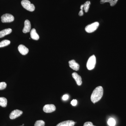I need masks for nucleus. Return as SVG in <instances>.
<instances>
[{
	"label": "nucleus",
	"mask_w": 126,
	"mask_h": 126,
	"mask_svg": "<svg viewBox=\"0 0 126 126\" xmlns=\"http://www.w3.org/2000/svg\"><path fill=\"white\" fill-rule=\"evenodd\" d=\"M103 88L102 86L97 87L94 90L91 96V100L94 103L99 101L103 96Z\"/></svg>",
	"instance_id": "f257e3e1"
},
{
	"label": "nucleus",
	"mask_w": 126,
	"mask_h": 126,
	"mask_svg": "<svg viewBox=\"0 0 126 126\" xmlns=\"http://www.w3.org/2000/svg\"><path fill=\"white\" fill-rule=\"evenodd\" d=\"M21 5L24 9L31 12L34 11L35 9L34 5L31 4L28 0H23L21 2Z\"/></svg>",
	"instance_id": "f03ea898"
},
{
	"label": "nucleus",
	"mask_w": 126,
	"mask_h": 126,
	"mask_svg": "<svg viewBox=\"0 0 126 126\" xmlns=\"http://www.w3.org/2000/svg\"><path fill=\"white\" fill-rule=\"evenodd\" d=\"M96 63V57L94 55H92L89 58L87 63V68L88 70H92L94 68Z\"/></svg>",
	"instance_id": "7ed1b4c3"
},
{
	"label": "nucleus",
	"mask_w": 126,
	"mask_h": 126,
	"mask_svg": "<svg viewBox=\"0 0 126 126\" xmlns=\"http://www.w3.org/2000/svg\"><path fill=\"white\" fill-rule=\"evenodd\" d=\"M99 25V23L98 22H94L91 24L88 25L85 27V30L89 33H92L97 29Z\"/></svg>",
	"instance_id": "20e7f679"
},
{
	"label": "nucleus",
	"mask_w": 126,
	"mask_h": 126,
	"mask_svg": "<svg viewBox=\"0 0 126 126\" xmlns=\"http://www.w3.org/2000/svg\"><path fill=\"white\" fill-rule=\"evenodd\" d=\"M14 16L10 14H6L1 16V20L2 23H11L14 20Z\"/></svg>",
	"instance_id": "39448f33"
},
{
	"label": "nucleus",
	"mask_w": 126,
	"mask_h": 126,
	"mask_svg": "<svg viewBox=\"0 0 126 126\" xmlns=\"http://www.w3.org/2000/svg\"><path fill=\"white\" fill-rule=\"evenodd\" d=\"M56 110V107L53 104H46L43 108V111L46 113H51Z\"/></svg>",
	"instance_id": "423d86ee"
},
{
	"label": "nucleus",
	"mask_w": 126,
	"mask_h": 126,
	"mask_svg": "<svg viewBox=\"0 0 126 126\" xmlns=\"http://www.w3.org/2000/svg\"><path fill=\"white\" fill-rule=\"evenodd\" d=\"M23 112L21 110L16 109L12 111L10 114L9 117L11 119H14L19 117L23 114Z\"/></svg>",
	"instance_id": "0eeeda50"
},
{
	"label": "nucleus",
	"mask_w": 126,
	"mask_h": 126,
	"mask_svg": "<svg viewBox=\"0 0 126 126\" xmlns=\"http://www.w3.org/2000/svg\"><path fill=\"white\" fill-rule=\"evenodd\" d=\"M69 66L70 68L74 70L78 71L79 69V65L78 63H76L74 60L69 61Z\"/></svg>",
	"instance_id": "6e6552de"
},
{
	"label": "nucleus",
	"mask_w": 126,
	"mask_h": 126,
	"mask_svg": "<svg viewBox=\"0 0 126 126\" xmlns=\"http://www.w3.org/2000/svg\"><path fill=\"white\" fill-rule=\"evenodd\" d=\"M18 50L20 53L24 55L27 54L29 52V49L23 45H20L19 46Z\"/></svg>",
	"instance_id": "1a4fd4ad"
},
{
	"label": "nucleus",
	"mask_w": 126,
	"mask_h": 126,
	"mask_svg": "<svg viewBox=\"0 0 126 126\" xmlns=\"http://www.w3.org/2000/svg\"><path fill=\"white\" fill-rule=\"evenodd\" d=\"M31 29V24L30 22L28 20H26L25 21L24 27L23 29V32L24 33L30 32Z\"/></svg>",
	"instance_id": "9d476101"
},
{
	"label": "nucleus",
	"mask_w": 126,
	"mask_h": 126,
	"mask_svg": "<svg viewBox=\"0 0 126 126\" xmlns=\"http://www.w3.org/2000/svg\"><path fill=\"white\" fill-rule=\"evenodd\" d=\"M72 75L73 78L76 81L77 84L78 86H81L82 84V78L81 76H79L77 73L75 72L73 73Z\"/></svg>",
	"instance_id": "9b49d317"
},
{
	"label": "nucleus",
	"mask_w": 126,
	"mask_h": 126,
	"mask_svg": "<svg viewBox=\"0 0 126 126\" xmlns=\"http://www.w3.org/2000/svg\"><path fill=\"white\" fill-rule=\"evenodd\" d=\"M75 124L74 121L71 120H68L61 122L59 123L56 126H74Z\"/></svg>",
	"instance_id": "f8f14e48"
},
{
	"label": "nucleus",
	"mask_w": 126,
	"mask_h": 126,
	"mask_svg": "<svg viewBox=\"0 0 126 126\" xmlns=\"http://www.w3.org/2000/svg\"><path fill=\"white\" fill-rule=\"evenodd\" d=\"M31 37V38L34 40H38L39 36L36 32L35 29H33L31 30L30 32Z\"/></svg>",
	"instance_id": "ddd939ff"
},
{
	"label": "nucleus",
	"mask_w": 126,
	"mask_h": 126,
	"mask_svg": "<svg viewBox=\"0 0 126 126\" xmlns=\"http://www.w3.org/2000/svg\"><path fill=\"white\" fill-rule=\"evenodd\" d=\"M12 32V30L11 29H6L0 31V38L4 37L5 35L10 34Z\"/></svg>",
	"instance_id": "4468645a"
},
{
	"label": "nucleus",
	"mask_w": 126,
	"mask_h": 126,
	"mask_svg": "<svg viewBox=\"0 0 126 126\" xmlns=\"http://www.w3.org/2000/svg\"><path fill=\"white\" fill-rule=\"evenodd\" d=\"M118 0H101L100 3L103 4L105 2H109L111 6H113L117 3Z\"/></svg>",
	"instance_id": "2eb2a0df"
},
{
	"label": "nucleus",
	"mask_w": 126,
	"mask_h": 126,
	"mask_svg": "<svg viewBox=\"0 0 126 126\" xmlns=\"http://www.w3.org/2000/svg\"><path fill=\"white\" fill-rule=\"evenodd\" d=\"M7 99L4 97H0V106L2 107H6L7 105Z\"/></svg>",
	"instance_id": "dca6fc26"
},
{
	"label": "nucleus",
	"mask_w": 126,
	"mask_h": 126,
	"mask_svg": "<svg viewBox=\"0 0 126 126\" xmlns=\"http://www.w3.org/2000/svg\"><path fill=\"white\" fill-rule=\"evenodd\" d=\"M10 41L7 40H5L0 42V48L5 47L10 44Z\"/></svg>",
	"instance_id": "f3484780"
},
{
	"label": "nucleus",
	"mask_w": 126,
	"mask_h": 126,
	"mask_svg": "<svg viewBox=\"0 0 126 126\" xmlns=\"http://www.w3.org/2000/svg\"><path fill=\"white\" fill-rule=\"evenodd\" d=\"M90 5V1H86L83 4V9H84L85 12H87L89 9V6Z\"/></svg>",
	"instance_id": "a211bd4d"
},
{
	"label": "nucleus",
	"mask_w": 126,
	"mask_h": 126,
	"mask_svg": "<svg viewBox=\"0 0 126 126\" xmlns=\"http://www.w3.org/2000/svg\"><path fill=\"white\" fill-rule=\"evenodd\" d=\"M108 124L109 126H115L116 125V121L113 118H109L108 121Z\"/></svg>",
	"instance_id": "6ab92c4d"
},
{
	"label": "nucleus",
	"mask_w": 126,
	"mask_h": 126,
	"mask_svg": "<svg viewBox=\"0 0 126 126\" xmlns=\"http://www.w3.org/2000/svg\"><path fill=\"white\" fill-rule=\"evenodd\" d=\"M45 123L42 120H39L36 121L35 123L34 126H44Z\"/></svg>",
	"instance_id": "aec40b11"
},
{
	"label": "nucleus",
	"mask_w": 126,
	"mask_h": 126,
	"mask_svg": "<svg viewBox=\"0 0 126 126\" xmlns=\"http://www.w3.org/2000/svg\"><path fill=\"white\" fill-rule=\"evenodd\" d=\"M7 84L5 82H0V90H4L6 88Z\"/></svg>",
	"instance_id": "412c9836"
},
{
	"label": "nucleus",
	"mask_w": 126,
	"mask_h": 126,
	"mask_svg": "<svg viewBox=\"0 0 126 126\" xmlns=\"http://www.w3.org/2000/svg\"><path fill=\"white\" fill-rule=\"evenodd\" d=\"M83 126H94L92 123L90 122H86L84 124Z\"/></svg>",
	"instance_id": "4be33fe9"
},
{
	"label": "nucleus",
	"mask_w": 126,
	"mask_h": 126,
	"mask_svg": "<svg viewBox=\"0 0 126 126\" xmlns=\"http://www.w3.org/2000/svg\"><path fill=\"white\" fill-rule=\"evenodd\" d=\"M71 104L73 106H76L77 104V100L76 99H73L71 101Z\"/></svg>",
	"instance_id": "5701e85b"
},
{
	"label": "nucleus",
	"mask_w": 126,
	"mask_h": 126,
	"mask_svg": "<svg viewBox=\"0 0 126 126\" xmlns=\"http://www.w3.org/2000/svg\"><path fill=\"white\" fill-rule=\"evenodd\" d=\"M69 96L67 94H64L63 96V99L64 101H66V100H67Z\"/></svg>",
	"instance_id": "b1692460"
},
{
	"label": "nucleus",
	"mask_w": 126,
	"mask_h": 126,
	"mask_svg": "<svg viewBox=\"0 0 126 126\" xmlns=\"http://www.w3.org/2000/svg\"><path fill=\"white\" fill-rule=\"evenodd\" d=\"M83 15V10H81L79 11V16H82Z\"/></svg>",
	"instance_id": "393cba45"
},
{
	"label": "nucleus",
	"mask_w": 126,
	"mask_h": 126,
	"mask_svg": "<svg viewBox=\"0 0 126 126\" xmlns=\"http://www.w3.org/2000/svg\"><path fill=\"white\" fill-rule=\"evenodd\" d=\"M83 5H81V7H80V9L81 10H83Z\"/></svg>",
	"instance_id": "a878e982"
},
{
	"label": "nucleus",
	"mask_w": 126,
	"mask_h": 126,
	"mask_svg": "<svg viewBox=\"0 0 126 126\" xmlns=\"http://www.w3.org/2000/svg\"><path fill=\"white\" fill-rule=\"evenodd\" d=\"M24 126V124H23V126Z\"/></svg>",
	"instance_id": "bb28decb"
},
{
	"label": "nucleus",
	"mask_w": 126,
	"mask_h": 126,
	"mask_svg": "<svg viewBox=\"0 0 126 126\" xmlns=\"http://www.w3.org/2000/svg\"></svg>",
	"instance_id": "cd10ccee"
}]
</instances>
